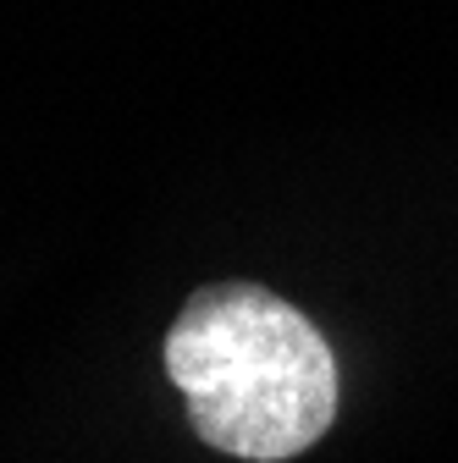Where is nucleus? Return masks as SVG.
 <instances>
[{
  "instance_id": "obj_1",
  "label": "nucleus",
  "mask_w": 458,
  "mask_h": 463,
  "mask_svg": "<svg viewBox=\"0 0 458 463\" xmlns=\"http://www.w3.org/2000/svg\"><path fill=\"white\" fill-rule=\"evenodd\" d=\"M166 375L194 430L249 463L315 447L337 414V364L320 331L254 281H221L183 304L166 336Z\"/></svg>"
}]
</instances>
